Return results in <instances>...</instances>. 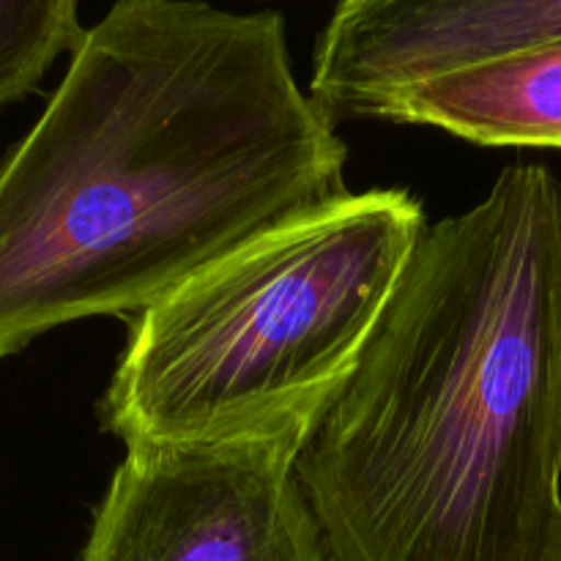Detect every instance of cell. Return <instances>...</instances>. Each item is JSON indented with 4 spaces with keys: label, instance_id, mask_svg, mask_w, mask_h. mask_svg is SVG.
Masks as SVG:
<instances>
[{
    "label": "cell",
    "instance_id": "obj_6",
    "mask_svg": "<svg viewBox=\"0 0 561 561\" xmlns=\"http://www.w3.org/2000/svg\"><path fill=\"white\" fill-rule=\"evenodd\" d=\"M383 121L431 126L485 148L561 151V42L420 88Z\"/></svg>",
    "mask_w": 561,
    "mask_h": 561
},
{
    "label": "cell",
    "instance_id": "obj_2",
    "mask_svg": "<svg viewBox=\"0 0 561 561\" xmlns=\"http://www.w3.org/2000/svg\"><path fill=\"white\" fill-rule=\"evenodd\" d=\"M334 561H561V179L427 225L296 458Z\"/></svg>",
    "mask_w": 561,
    "mask_h": 561
},
{
    "label": "cell",
    "instance_id": "obj_1",
    "mask_svg": "<svg viewBox=\"0 0 561 561\" xmlns=\"http://www.w3.org/2000/svg\"><path fill=\"white\" fill-rule=\"evenodd\" d=\"M345 164L279 11L110 5L0 159V359L88 318L131 323L348 195Z\"/></svg>",
    "mask_w": 561,
    "mask_h": 561
},
{
    "label": "cell",
    "instance_id": "obj_4",
    "mask_svg": "<svg viewBox=\"0 0 561 561\" xmlns=\"http://www.w3.org/2000/svg\"><path fill=\"white\" fill-rule=\"evenodd\" d=\"M279 442L129 447L77 561H334Z\"/></svg>",
    "mask_w": 561,
    "mask_h": 561
},
{
    "label": "cell",
    "instance_id": "obj_7",
    "mask_svg": "<svg viewBox=\"0 0 561 561\" xmlns=\"http://www.w3.org/2000/svg\"><path fill=\"white\" fill-rule=\"evenodd\" d=\"M85 31L77 0H0V113L36 93Z\"/></svg>",
    "mask_w": 561,
    "mask_h": 561
},
{
    "label": "cell",
    "instance_id": "obj_3",
    "mask_svg": "<svg viewBox=\"0 0 561 561\" xmlns=\"http://www.w3.org/2000/svg\"><path fill=\"white\" fill-rule=\"evenodd\" d=\"M403 186L348 192L277 225L129 323L96 403L146 444L279 442L301 453L348 387L425 236Z\"/></svg>",
    "mask_w": 561,
    "mask_h": 561
},
{
    "label": "cell",
    "instance_id": "obj_5",
    "mask_svg": "<svg viewBox=\"0 0 561 561\" xmlns=\"http://www.w3.org/2000/svg\"><path fill=\"white\" fill-rule=\"evenodd\" d=\"M561 42V0H345L312 49L310 93L334 126Z\"/></svg>",
    "mask_w": 561,
    "mask_h": 561
}]
</instances>
